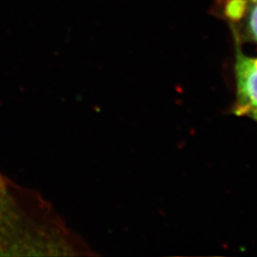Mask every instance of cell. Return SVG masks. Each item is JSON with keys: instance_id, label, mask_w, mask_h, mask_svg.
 Masks as SVG:
<instances>
[{"instance_id": "obj_1", "label": "cell", "mask_w": 257, "mask_h": 257, "mask_svg": "<svg viewBox=\"0 0 257 257\" xmlns=\"http://www.w3.org/2000/svg\"><path fill=\"white\" fill-rule=\"evenodd\" d=\"M236 99L232 111L257 123V56L238 51L235 61Z\"/></svg>"}, {"instance_id": "obj_2", "label": "cell", "mask_w": 257, "mask_h": 257, "mask_svg": "<svg viewBox=\"0 0 257 257\" xmlns=\"http://www.w3.org/2000/svg\"><path fill=\"white\" fill-rule=\"evenodd\" d=\"M221 11L236 43L257 47V0H224Z\"/></svg>"}]
</instances>
